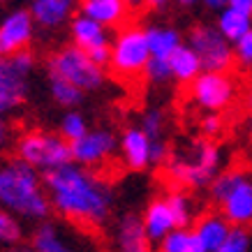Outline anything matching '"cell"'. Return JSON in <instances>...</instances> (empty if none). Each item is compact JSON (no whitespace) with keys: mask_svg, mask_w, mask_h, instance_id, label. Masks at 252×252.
Returning <instances> with one entry per match:
<instances>
[{"mask_svg":"<svg viewBox=\"0 0 252 252\" xmlns=\"http://www.w3.org/2000/svg\"><path fill=\"white\" fill-rule=\"evenodd\" d=\"M42 178L51 208L67 222L77 227H99L109 220L114 194L93 169L69 162Z\"/></svg>","mask_w":252,"mask_h":252,"instance_id":"obj_1","label":"cell"},{"mask_svg":"<svg viewBox=\"0 0 252 252\" xmlns=\"http://www.w3.org/2000/svg\"><path fill=\"white\" fill-rule=\"evenodd\" d=\"M0 206L23 220L44 222L51 204L44 190V178L37 169L21 160L0 164Z\"/></svg>","mask_w":252,"mask_h":252,"instance_id":"obj_2","label":"cell"},{"mask_svg":"<svg viewBox=\"0 0 252 252\" xmlns=\"http://www.w3.org/2000/svg\"><path fill=\"white\" fill-rule=\"evenodd\" d=\"M169 181L183 188L201 190L211 188L213 181L222 174V151L211 139H197L185 148L171 151L164 162Z\"/></svg>","mask_w":252,"mask_h":252,"instance_id":"obj_3","label":"cell"},{"mask_svg":"<svg viewBox=\"0 0 252 252\" xmlns=\"http://www.w3.org/2000/svg\"><path fill=\"white\" fill-rule=\"evenodd\" d=\"M16 160L37 169L39 174H49L72 162V148L61 134L44 130L23 132L14 144Z\"/></svg>","mask_w":252,"mask_h":252,"instance_id":"obj_4","label":"cell"},{"mask_svg":"<svg viewBox=\"0 0 252 252\" xmlns=\"http://www.w3.org/2000/svg\"><path fill=\"white\" fill-rule=\"evenodd\" d=\"M211 197L220 204V213L231 227L252 224V178L245 171H222L211 185Z\"/></svg>","mask_w":252,"mask_h":252,"instance_id":"obj_5","label":"cell"},{"mask_svg":"<svg viewBox=\"0 0 252 252\" xmlns=\"http://www.w3.org/2000/svg\"><path fill=\"white\" fill-rule=\"evenodd\" d=\"M46 69L51 77L65 79L72 86H77L79 91L93 93L99 91L104 86V67H99L91 56L81 51L79 46H63L56 54L49 56L46 61Z\"/></svg>","mask_w":252,"mask_h":252,"instance_id":"obj_6","label":"cell"},{"mask_svg":"<svg viewBox=\"0 0 252 252\" xmlns=\"http://www.w3.org/2000/svg\"><path fill=\"white\" fill-rule=\"evenodd\" d=\"M151 61V46L146 39V28L141 26H125L111 42L109 67L123 79H137L146 72Z\"/></svg>","mask_w":252,"mask_h":252,"instance_id":"obj_7","label":"cell"},{"mask_svg":"<svg viewBox=\"0 0 252 252\" xmlns=\"http://www.w3.org/2000/svg\"><path fill=\"white\" fill-rule=\"evenodd\" d=\"M190 97L206 114H220L236 102L238 81L229 72H201L190 84Z\"/></svg>","mask_w":252,"mask_h":252,"instance_id":"obj_8","label":"cell"},{"mask_svg":"<svg viewBox=\"0 0 252 252\" xmlns=\"http://www.w3.org/2000/svg\"><path fill=\"white\" fill-rule=\"evenodd\" d=\"M188 46L199 56L204 72H227L234 58V44L222 37L215 26H194L188 37Z\"/></svg>","mask_w":252,"mask_h":252,"instance_id":"obj_9","label":"cell"},{"mask_svg":"<svg viewBox=\"0 0 252 252\" xmlns=\"http://www.w3.org/2000/svg\"><path fill=\"white\" fill-rule=\"evenodd\" d=\"M69 35L74 46H79L81 51L91 56L99 67L109 65V56H111V42L109 37V28H104L102 23L93 21L88 16L79 14L69 21Z\"/></svg>","mask_w":252,"mask_h":252,"instance_id":"obj_10","label":"cell"},{"mask_svg":"<svg viewBox=\"0 0 252 252\" xmlns=\"http://www.w3.org/2000/svg\"><path fill=\"white\" fill-rule=\"evenodd\" d=\"M69 148H72V162L93 169L104 164L116 153V148H121V139L111 130H88L86 137L69 144Z\"/></svg>","mask_w":252,"mask_h":252,"instance_id":"obj_11","label":"cell"},{"mask_svg":"<svg viewBox=\"0 0 252 252\" xmlns=\"http://www.w3.org/2000/svg\"><path fill=\"white\" fill-rule=\"evenodd\" d=\"M35 252H95L88 245V238L74 234V229L44 220L32 234Z\"/></svg>","mask_w":252,"mask_h":252,"instance_id":"obj_12","label":"cell"},{"mask_svg":"<svg viewBox=\"0 0 252 252\" xmlns=\"http://www.w3.org/2000/svg\"><path fill=\"white\" fill-rule=\"evenodd\" d=\"M35 19L31 9H12L2 21H0V56L21 54L28 49L35 35Z\"/></svg>","mask_w":252,"mask_h":252,"instance_id":"obj_13","label":"cell"},{"mask_svg":"<svg viewBox=\"0 0 252 252\" xmlns=\"http://www.w3.org/2000/svg\"><path fill=\"white\" fill-rule=\"evenodd\" d=\"M26 95H28V79L12 65L9 58L0 56V118L21 107Z\"/></svg>","mask_w":252,"mask_h":252,"instance_id":"obj_14","label":"cell"},{"mask_svg":"<svg viewBox=\"0 0 252 252\" xmlns=\"http://www.w3.org/2000/svg\"><path fill=\"white\" fill-rule=\"evenodd\" d=\"M153 144L151 139L146 137L141 127H127L121 134V153L123 162L134 171L148 169L153 164Z\"/></svg>","mask_w":252,"mask_h":252,"instance_id":"obj_15","label":"cell"},{"mask_svg":"<svg viewBox=\"0 0 252 252\" xmlns=\"http://www.w3.org/2000/svg\"><path fill=\"white\" fill-rule=\"evenodd\" d=\"M116 252H153V241L148 238L139 215L127 213L118 220V224H116Z\"/></svg>","mask_w":252,"mask_h":252,"instance_id":"obj_16","label":"cell"},{"mask_svg":"<svg viewBox=\"0 0 252 252\" xmlns=\"http://www.w3.org/2000/svg\"><path fill=\"white\" fill-rule=\"evenodd\" d=\"M79 0H31V14L39 28L54 31L74 19Z\"/></svg>","mask_w":252,"mask_h":252,"instance_id":"obj_17","label":"cell"},{"mask_svg":"<svg viewBox=\"0 0 252 252\" xmlns=\"http://www.w3.org/2000/svg\"><path fill=\"white\" fill-rule=\"evenodd\" d=\"M79 9L104 28H118L130 16V5L125 0H79Z\"/></svg>","mask_w":252,"mask_h":252,"instance_id":"obj_18","label":"cell"},{"mask_svg":"<svg viewBox=\"0 0 252 252\" xmlns=\"http://www.w3.org/2000/svg\"><path fill=\"white\" fill-rule=\"evenodd\" d=\"M141 222H144V229L148 234V238L153 243H160L164 236H169L176 227V218L169 208L167 199H153L148 206H146L144 215H141Z\"/></svg>","mask_w":252,"mask_h":252,"instance_id":"obj_19","label":"cell"},{"mask_svg":"<svg viewBox=\"0 0 252 252\" xmlns=\"http://www.w3.org/2000/svg\"><path fill=\"white\" fill-rule=\"evenodd\" d=\"M192 231L197 234V238L206 248V252H218V248L224 243L227 234L231 231V224L224 220L222 213H206L194 222Z\"/></svg>","mask_w":252,"mask_h":252,"instance_id":"obj_20","label":"cell"},{"mask_svg":"<svg viewBox=\"0 0 252 252\" xmlns=\"http://www.w3.org/2000/svg\"><path fill=\"white\" fill-rule=\"evenodd\" d=\"M169 65H171V77H174L178 84H192V81L204 72L199 56L194 54L188 44L176 49L174 56L169 58Z\"/></svg>","mask_w":252,"mask_h":252,"instance_id":"obj_21","label":"cell"},{"mask_svg":"<svg viewBox=\"0 0 252 252\" xmlns=\"http://www.w3.org/2000/svg\"><path fill=\"white\" fill-rule=\"evenodd\" d=\"M215 28L222 32V37L227 39V42L236 44L245 32L252 31V16L245 14V12H241V9L224 7L220 14H218V23H215Z\"/></svg>","mask_w":252,"mask_h":252,"instance_id":"obj_22","label":"cell"},{"mask_svg":"<svg viewBox=\"0 0 252 252\" xmlns=\"http://www.w3.org/2000/svg\"><path fill=\"white\" fill-rule=\"evenodd\" d=\"M146 39L151 46V56L153 58H171L178 46H183L181 32L167 26H151L146 28Z\"/></svg>","mask_w":252,"mask_h":252,"instance_id":"obj_23","label":"cell"},{"mask_svg":"<svg viewBox=\"0 0 252 252\" xmlns=\"http://www.w3.org/2000/svg\"><path fill=\"white\" fill-rule=\"evenodd\" d=\"M160 252H206L192 229H174L160 241Z\"/></svg>","mask_w":252,"mask_h":252,"instance_id":"obj_24","label":"cell"},{"mask_svg":"<svg viewBox=\"0 0 252 252\" xmlns=\"http://www.w3.org/2000/svg\"><path fill=\"white\" fill-rule=\"evenodd\" d=\"M164 199H167L169 208H171V213H174L176 227H178V229H190L192 222H197L194 220V201H192L183 190L169 192Z\"/></svg>","mask_w":252,"mask_h":252,"instance_id":"obj_25","label":"cell"},{"mask_svg":"<svg viewBox=\"0 0 252 252\" xmlns=\"http://www.w3.org/2000/svg\"><path fill=\"white\" fill-rule=\"evenodd\" d=\"M49 93H51V97H54L56 104L67 107V109L81 104V99H84V91H79L77 86H72L69 81L51 77V74H49Z\"/></svg>","mask_w":252,"mask_h":252,"instance_id":"obj_26","label":"cell"},{"mask_svg":"<svg viewBox=\"0 0 252 252\" xmlns=\"http://www.w3.org/2000/svg\"><path fill=\"white\" fill-rule=\"evenodd\" d=\"M88 121H86L84 114H79V111H74V109H69L67 114L61 118V134L67 144H74V141H79L81 137H86L88 134Z\"/></svg>","mask_w":252,"mask_h":252,"instance_id":"obj_27","label":"cell"},{"mask_svg":"<svg viewBox=\"0 0 252 252\" xmlns=\"http://www.w3.org/2000/svg\"><path fill=\"white\" fill-rule=\"evenodd\" d=\"M139 127L151 141H164V130H167V116L164 111L158 107L146 109L141 114V121H139Z\"/></svg>","mask_w":252,"mask_h":252,"instance_id":"obj_28","label":"cell"},{"mask_svg":"<svg viewBox=\"0 0 252 252\" xmlns=\"http://www.w3.org/2000/svg\"><path fill=\"white\" fill-rule=\"evenodd\" d=\"M21 236H23V227L19 222V218L0 206V245L14 248V245H19Z\"/></svg>","mask_w":252,"mask_h":252,"instance_id":"obj_29","label":"cell"},{"mask_svg":"<svg viewBox=\"0 0 252 252\" xmlns=\"http://www.w3.org/2000/svg\"><path fill=\"white\" fill-rule=\"evenodd\" d=\"M218 252H250V234L243 227H231Z\"/></svg>","mask_w":252,"mask_h":252,"instance_id":"obj_30","label":"cell"},{"mask_svg":"<svg viewBox=\"0 0 252 252\" xmlns=\"http://www.w3.org/2000/svg\"><path fill=\"white\" fill-rule=\"evenodd\" d=\"M144 77L148 81H153V84H167L171 81V65H169V58H153L151 56V61L146 65V72Z\"/></svg>","mask_w":252,"mask_h":252,"instance_id":"obj_31","label":"cell"},{"mask_svg":"<svg viewBox=\"0 0 252 252\" xmlns=\"http://www.w3.org/2000/svg\"><path fill=\"white\" fill-rule=\"evenodd\" d=\"M234 58H236L243 67H252V31L245 32L243 37L234 44Z\"/></svg>","mask_w":252,"mask_h":252,"instance_id":"obj_32","label":"cell"},{"mask_svg":"<svg viewBox=\"0 0 252 252\" xmlns=\"http://www.w3.org/2000/svg\"><path fill=\"white\" fill-rule=\"evenodd\" d=\"M199 127H201L204 139H211V141H213V139L222 132V118H220V114H206L204 118H201V123H199Z\"/></svg>","mask_w":252,"mask_h":252,"instance_id":"obj_33","label":"cell"},{"mask_svg":"<svg viewBox=\"0 0 252 252\" xmlns=\"http://www.w3.org/2000/svg\"><path fill=\"white\" fill-rule=\"evenodd\" d=\"M9 61H12V65H14L19 72H21L26 79H31L32 74V69H35V56L26 49V51H21V54H14V56H9Z\"/></svg>","mask_w":252,"mask_h":252,"instance_id":"obj_34","label":"cell"},{"mask_svg":"<svg viewBox=\"0 0 252 252\" xmlns=\"http://www.w3.org/2000/svg\"><path fill=\"white\" fill-rule=\"evenodd\" d=\"M227 7L241 9V12L252 16V0H227Z\"/></svg>","mask_w":252,"mask_h":252,"instance_id":"obj_35","label":"cell"},{"mask_svg":"<svg viewBox=\"0 0 252 252\" xmlns=\"http://www.w3.org/2000/svg\"><path fill=\"white\" fill-rule=\"evenodd\" d=\"M208 9H213V12H222V9L227 7V0H201Z\"/></svg>","mask_w":252,"mask_h":252,"instance_id":"obj_36","label":"cell"},{"mask_svg":"<svg viewBox=\"0 0 252 252\" xmlns=\"http://www.w3.org/2000/svg\"><path fill=\"white\" fill-rule=\"evenodd\" d=\"M9 141V125L0 118V146H5Z\"/></svg>","mask_w":252,"mask_h":252,"instance_id":"obj_37","label":"cell"},{"mask_svg":"<svg viewBox=\"0 0 252 252\" xmlns=\"http://www.w3.org/2000/svg\"><path fill=\"white\" fill-rule=\"evenodd\" d=\"M171 0H146V5L151 9H162V7H167Z\"/></svg>","mask_w":252,"mask_h":252,"instance_id":"obj_38","label":"cell"},{"mask_svg":"<svg viewBox=\"0 0 252 252\" xmlns=\"http://www.w3.org/2000/svg\"><path fill=\"white\" fill-rule=\"evenodd\" d=\"M176 2H178L183 9H190V7H194L197 2H201V0H176Z\"/></svg>","mask_w":252,"mask_h":252,"instance_id":"obj_39","label":"cell"},{"mask_svg":"<svg viewBox=\"0 0 252 252\" xmlns=\"http://www.w3.org/2000/svg\"><path fill=\"white\" fill-rule=\"evenodd\" d=\"M7 252H35V250H32V245H14Z\"/></svg>","mask_w":252,"mask_h":252,"instance_id":"obj_40","label":"cell"},{"mask_svg":"<svg viewBox=\"0 0 252 252\" xmlns=\"http://www.w3.org/2000/svg\"><path fill=\"white\" fill-rule=\"evenodd\" d=\"M127 5H130V9H139L141 5H146V0H125Z\"/></svg>","mask_w":252,"mask_h":252,"instance_id":"obj_41","label":"cell"},{"mask_svg":"<svg viewBox=\"0 0 252 252\" xmlns=\"http://www.w3.org/2000/svg\"><path fill=\"white\" fill-rule=\"evenodd\" d=\"M248 107H250V111H252V93L248 95Z\"/></svg>","mask_w":252,"mask_h":252,"instance_id":"obj_42","label":"cell"},{"mask_svg":"<svg viewBox=\"0 0 252 252\" xmlns=\"http://www.w3.org/2000/svg\"><path fill=\"white\" fill-rule=\"evenodd\" d=\"M250 125H252V116H250Z\"/></svg>","mask_w":252,"mask_h":252,"instance_id":"obj_43","label":"cell"},{"mask_svg":"<svg viewBox=\"0 0 252 252\" xmlns=\"http://www.w3.org/2000/svg\"><path fill=\"white\" fill-rule=\"evenodd\" d=\"M0 5H2V0H0Z\"/></svg>","mask_w":252,"mask_h":252,"instance_id":"obj_44","label":"cell"}]
</instances>
